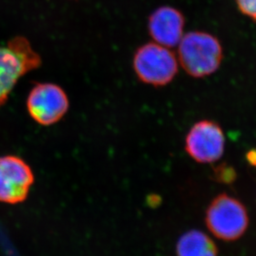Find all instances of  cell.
<instances>
[{
  "mask_svg": "<svg viewBox=\"0 0 256 256\" xmlns=\"http://www.w3.org/2000/svg\"><path fill=\"white\" fill-rule=\"evenodd\" d=\"M185 148L188 155L197 162H214L224 153V132L214 122H199L189 130Z\"/></svg>",
  "mask_w": 256,
  "mask_h": 256,
  "instance_id": "obj_7",
  "label": "cell"
},
{
  "mask_svg": "<svg viewBox=\"0 0 256 256\" xmlns=\"http://www.w3.org/2000/svg\"><path fill=\"white\" fill-rule=\"evenodd\" d=\"M240 11L256 21V0H236Z\"/></svg>",
  "mask_w": 256,
  "mask_h": 256,
  "instance_id": "obj_10",
  "label": "cell"
},
{
  "mask_svg": "<svg viewBox=\"0 0 256 256\" xmlns=\"http://www.w3.org/2000/svg\"><path fill=\"white\" fill-rule=\"evenodd\" d=\"M26 105L35 122L50 126L61 121L68 112L69 99L66 92L58 84L40 82L30 90Z\"/></svg>",
  "mask_w": 256,
  "mask_h": 256,
  "instance_id": "obj_5",
  "label": "cell"
},
{
  "mask_svg": "<svg viewBox=\"0 0 256 256\" xmlns=\"http://www.w3.org/2000/svg\"><path fill=\"white\" fill-rule=\"evenodd\" d=\"M41 62L40 55L25 38H14L6 46H0V106L8 101L18 80L38 68Z\"/></svg>",
  "mask_w": 256,
  "mask_h": 256,
  "instance_id": "obj_2",
  "label": "cell"
},
{
  "mask_svg": "<svg viewBox=\"0 0 256 256\" xmlns=\"http://www.w3.org/2000/svg\"><path fill=\"white\" fill-rule=\"evenodd\" d=\"M132 66L138 78L153 86H166L178 72V58L170 48L154 42L136 50Z\"/></svg>",
  "mask_w": 256,
  "mask_h": 256,
  "instance_id": "obj_3",
  "label": "cell"
},
{
  "mask_svg": "<svg viewBox=\"0 0 256 256\" xmlns=\"http://www.w3.org/2000/svg\"><path fill=\"white\" fill-rule=\"evenodd\" d=\"M178 46V60L186 74L204 78L219 68L223 50L219 40L204 32H190L183 35Z\"/></svg>",
  "mask_w": 256,
  "mask_h": 256,
  "instance_id": "obj_1",
  "label": "cell"
},
{
  "mask_svg": "<svg viewBox=\"0 0 256 256\" xmlns=\"http://www.w3.org/2000/svg\"><path fill=\"white\" fill-rule=\"evenodd\" d=\"M185 18L175 8H156L148 20V32L153 42L164 47L178 46L183 37Z\"/></svg>",
  "mask_w": 256,
  "mask_h": 256,
  "instance_id": "obj_8",
  "label": "cell"
},
{
  "mask_svg": "<svg viewBox=\"0 0 256 256\" xmlns=\"http://www.w3.org/2000/svg\"><path fill=\"white\" fill-rule=\"evenodd\" d=\"M206 224L210 232L224 242H234L246 232L249 216L242 202L226 194L214 198L207 208Z\"/></svg>",
  "mask_w": 256,
  "mask_h": 256,
  "instance_id": "obj_4",
  "label": "cell"
},
{
  "mask_svg": "<svg viewBox=\"0 0 256 256\" xmlns=\"http://www.w3.org/2000/svg\"><path fill=\"white\" fill-rule=\"evenodd\" d=\"M34 183V172L24 159L12 155L0 158V202H24Z\"/></svg>",
  "mask_w": 256,
  "mask_h": 256,
  "instance_id": "obj_6",
  "label": "cell"
},
{
  "mask_svg": "<svg viewBox=\"0 0 256 256\" xmlns=\"http://www.w3.org/2000/svg\"><path fill=\"white\" fill-rule=\"evenodd\" d=\"M178 256H217L216 244L204 232L192 230L180 237L176 244Z\"/></svg>",
  "mask_w": 256,
  "mask_h": 256,
  "instance_id": "obj_9",
  "label": "cell"
}]
</instances>
